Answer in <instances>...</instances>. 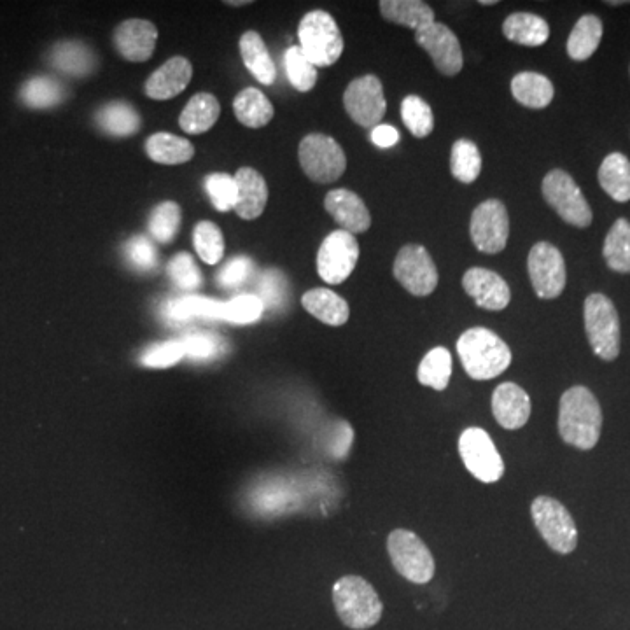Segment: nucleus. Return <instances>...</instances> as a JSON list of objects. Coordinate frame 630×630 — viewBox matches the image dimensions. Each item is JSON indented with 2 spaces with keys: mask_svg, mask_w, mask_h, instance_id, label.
<instances>
[{
  "mask_svg": "<svg viewBox=\"0 0 630 630\" xmlns=\"http://www.w3.org/2000/svg\"><path fill=\"white\" fill-rule=\"evenodd\" d=\"M226 4H230V6H244V4H249V2L245 0V2H226Z\"/></svg>",
  "mask_w": 630,
  "mask_h": 630,
  "instance_id": "53",
  "label": "nucleus"
},
{
  "mask_svg": "<svg viewBox=\"0 0 630 630\" xmlns=\"http://www.w3.org/2000/svg\"><path fill=\"white\" fill-rule=\"evenodd\" d=\"M543 196L546 203L559 214L562 221L578 228H587L592 224V209L587 198L581 193L573 177L564 170H552L543 179Z\"/></svg>",
  "mask_w": 630,
  "mask_h": 630,
  "instance_id": "9",
  "label": "nucleus"
},
{
  "mask_svg": "<svg viewBox=\"0 0 630 630\" xmlns=\"http://www.w3.org/2000/svg\"><path fill=\"white\" fill-rule=\"evenodd\" d=\"M167 273L175 286L186 289V291L202 286V273L198 270L195 259L188 252L175 254L168 263Z\"/></svg>",
  "mask_w": 630,
  "mask_h": 630,
  "instance_id": "46",
  "label": "nucleus"
},
{
  "mask_svg": "<svg viewBox=\"0 0 630 630\" xmlns=\"http://www.w3.org/2000/svg\"><path fill=\"white\" fill-rule=\"evenodd\" d=\"M51 63L63 74L81 77L90 74L93 70L95 56L81 42H60L51 51Z\"/></svg>",
  "mask_w": 630,
  "mask_h": 630,
  "instance_id": "33",
  "label": "nucleus"
},
{
  "mask_svg": "<svg viewBox=\"0 0 630 630\" xmlns=\"http://www.w3.org/2000/svg\"><path fill=\"white\" fill-rule=\"evenodd\" d=\"M469 235L478 251L485 254L503 251L510 235V219L504 203L499 200L480 203L471 214Z\"/></svg>",
  "mask_w": 630,
  "mask_h": 630,
  "instance_id": "13",
  "label": "nucleus"
},
{
  "mask_svg": "<svg viewBox=\"0 0 630 630\" xmlns=\"http://www.w3.org/2000/svg\"><path fill=\"white\" fill-rule=\"evenodd\" d=\"M333 602L349 629H371L382 618V601L371 583L359 576H343L333 585Z\"/></svg>",
  "mask_w": 630,
  "mask_h": 630,
  "instance_id": "3",
  "label": "nucleus"
},
{
  "mask_svg": "<svg viewBox=\"0 0 630 630\" xmlns=\"http://www.w3.org/2000/svg\"><path fill=\"white\" fill-rule=\"evenodd\" d=\"M300 48L315 67H329L343 53V37L335 18L326 11L315 9L305 14L298 27Z\"/></svg>",
  "mask_w": 630,
  "mask_h": 630,
  "instance_id": "4",
  "label": "nucleus"
},
{
  "mask_svg": "<svg viewBox=\"0 0 630 630\" xmlns=\"http://www.w3.org/2000/svg\"><path fill=\"white\" fill-rule=\"evenodd\" d=\"M503 34L508 41L515 44L538 48L548 41L550 27L538 14L513 13L504 20Z\"/></svg>",
  "mask_w": 630,
  "mask_h": 630,
  "instance_id": "24",
  "label": "nucleus"
},
{
  "mask_svg": "<svg viewBox=\"0 0 630 630\" xmlns=\"http://www.w3.org/2000/svg\"><path fill=\"white\" fill-rule=\"evenodd\" d=\"M301 305L308 314L314 315L315 319H319L328 326H342L349 321V303L331 289H324V287L310 289L303 294Z\"/></svg>",
  "mask_w": 630,
  "mask_h": 630,
  "instance_id": "23",
  "label": "nucleus"
},
{
  "mask_svg": "<svg viewBox=\"0 0 630 630\" xmlns=\"http://www.w3.org/2000/svg\"><path fill=\"white\" fill-rule=\"evenodd\" d=\"M298 158L308 179L319 184L338 181L347 168V156L342 147L324 133H310L301 140Z\"/></svg>",
  "mask_w": 630,
  "mask_h": 630,
  "instance_id": "6",
  "label": "nucleus"
},
{
  "mask_svg": "<svg viewBox=\"0 0 630 630\" xmlns=\"http://www.w3.org/2000/svg\"><path fill=\"white\" fill-rule=\"evenodd\" d=\"M98 125L116 137H128L140 128V116L132 105L112 102L102 107L97 114Z\"/></svg>",
  "mask_w": 630,
  "mask_h": 630,
  "instance_id": "37",
  "label": "nucleus"
},
{
  "mask_svg": "<svg viewBox=\"0 0 630 630\" xmlns=\"http://www.w3.org/2000/svg\"><path fill=\"white\" fill-rule=\"evenodd\" d=\"M207 195L212 200L214 209L228 212L237 205L238 191L235 177L230 174H212L205 181Z\"/></svg>",
  "mask_w": 630,
  "mask_h": 630,
  "instance_id": "45",
  "label": "nucleus"
},
{
  "mask_svg": "<svg viewBox=\"0 0 630 630\" xmlns=\"http://www.w3.org/2000/svg\"><path fill=\"white\" fill-rule=\"evenodd\" d=\"M604 259L613 272L630 273V223L616 219L604 240Z\"/></svg>",
  "mask_w": 630,
  "mask_h": 630,
  "instance_id": "35",
  "label": "nucleus"
},
{
  "mask_svg": "<svg viewBox=\"0 0 630 630\" xmlns=\"http://www.w3.org/2000/svg\"><path fill=\"white\" fill-rule=\"evenodd\" d=\"M181 226V207L175 202H161L149 217V231L158 244H170Z\"/></svg>",
  "mask_w": 630,
  "mask_h": 630,
  "instance_id": "42",
  "label": "nucleus"
},
{
  "mask_svg": "<svg viewBox=\"0 0 630 630\" xmlns=\"http://www.w3.org/2000/svg\"><path fill=\"white\" fill-rule=\"evenodd\" d=\"M233 177L237 182L238 191L237 205L233 210L245 221L258 219L265 212L266 202H268V186H266L265 177L251 167L240 168Z\"/></svg>",
  "mask_w": 630,
  "mask_h": 630,
  "instance_id": "22",
  "label": "nucleus"
},
{
  "mask_svg": "<svg viewBox=\"0 0 630 630\" xmlns=\"http://www.w3.org/2000/svg\"><path fill=\"white\" fill-rule=\"evenodd\" d=\"M387 550L392 566L406 580L419 585L433 580L436 569L433 555L415 532L406 529L392 531L387 539Z\"/></svg>",
  "mask_w": 630,
  "mask_h": 630,
  "instance_id": "8",
  "label": "nucleus"
},
{
  "mask_svg": "<svg viewBox=\"0 0 630 630\" xmlns=\"http://www.w3.org/2000/svg\"><path fill=\"white\" fill-rule=\"evenodd\" d=\"M511 93L518 104L529 109H545L552 104L553 84L548 77L538 72H520L511 81Z\"/></svg>",
  "mask_w": 630,
  "mask_h": 630,
  "instance_id": "25",
  "label": "nucleus"
},
{
  "mask_svg": "<svg viewBox=\"0 0 630 630\" xmlns=\"http://www.w3.org/2000/svg\"><path fill=\"white\" fill-rule=\"evenodd\" d=\"M480 4H483V6H492V4H496V0H482Z\"/></svg>",
  "mask_w": 630,
  "mask_h": 630,
  "instance_id": "54",
  "label": "nucleus"
},
{
  "mask_svg": "<svg viewBox=\"0 0 630 630\" xmlns=\"http://www.w3.org/2000/svg\"><path fill=\"white\" fill-rule=\"evenodd\" d=\"M324 207L328 210L343 231L349 233H364L370 230V210L366 207L361 196L350 189L340 188L329 191L324 198Z\"/></svg>",
  "mask_w": 630,
  "mask_h": 630,
  "instance_id": "19",
  "label": "nucleus"
},
{
  "mask_svg": "<svg viewBox=\"0 0 630 630\" xmlns=\"http://www.w3.org/2000/svg\"><path fill=\"white\" fill-rule=\"evenodd\" d=\"M452 377V356L445 347H434L420 361L417 378L434 391H445Z\"/></svg>",
  "mask_w": 630,
  "mask_h": 630,
  "instance_id": "36",
  "label": "nucleus"
},
{
  "mask_svg": "<svg viewBox=\"0 0 630 630\" xmlns=\"http://www.w3.org/2000/svg\"><path fill=\"white\" fill-rule=\"evenodd\" d=\"M401 118L413 137L424 139L433 132L434 116L431 107L419 95H408L401 104Z\"/></svg>",
  "mask_w": 630,
  "mask_h": 630,
  "instance_id": "40",
  "label": "nucleus"
},
{
  "mask_svg": "<svg viewBox=\"0 0 630 630\" xmlns=\"http://www.w3.org/2000/svg\"><path fill=\"white\" fill-rule=\"evenodd\" d=\"M219 114L221 105L212 93H196L181 112L179 125L186 133L200 135L209 132L210 128L216 125Z\"/></svg>",
  "mask_w": 630,
  "mask_h": 630,
  "instance_id": "27",
  "label": "nucleus"
},
{
  "mask_svg": "<svg viewBox=\"0 0 630 630\" xmlns=\"http://www.w3.org/2000/svg\"><path fill=\"white\" fill-rule=\"evenodd\" d=\"M527 270L539 298L553 300L564 291L567 280L566 263L555 245L548 242L532 245L527 259Z\"/></svg>",
  "mask_w": 630,
  "mask_h": 630,
  "instance_id": "12",
  "label": "nucleus"
},
{
  "mask_svg": "<svg viewBox=\"0 0 630 630\" xmlns=\"http://www.w3.org/2000/svg\"><path fill=\"white\" fill-rule=\"evenodd\" d=\"M158 28L147 20H126L114 30V46L128 62H147L154 53Z\"/></svg>",
  "mask_w": 630,
  "mask_h": 630,
  "instance_id": "18",
  "label": "nucleus"
},
{
  "mask_svg": "<svg viewBox=\"0 0 630 630\" xmlns=\"http://www.w3.org/2000/svg\"><path fill=\"white\" fill-rule=\"evenodd\" d=\"M252 268L254 265H252L251 259L238 256L223 266V270L217 275V282L226 289L242 286L245 280L251 277Z\"/></svg>",
  "mask_w": 630,
  "mask_h": 630,
  "instance_id": "51",
  "label": "nucleus"
},
{
  "mask_svg": "<svg viewBox=\"0 0 630 630\" xmlns=\"http://www.w3.org/2000/svg\"><path fill=\"white\" fill-rule=\"evenodd\" d=\"M450 170L455 179L464 184H471L478 179L482 172V156L475 142L468 139L455 142L450 154Z\"/></svg>",
  "mask_w": 630,
  "mask_h": 630,
  "instance_id": "38",
  "label": "nucleus"
},
{
  "mask_svg": "<svg viewBox=\"0 0 630 630\" xmlns=\"http://www.w3.org/2000/svg\"><path fill=\"white\" fill-rule=\"evenodd\" d=\"M65 97L62 84L51 77H32L21 88V100L32 109H49L62 102Z\"/></svg>",
  "mask_w": 630,
  "mask_h": 630,
  "instance_id": "39",
  "label": "nucleus"
},
{
  "mask_svg": "<svg viewBox=\"0 0 630 630\" xmlns=\"http://www.w3.org/2000/svg\"><path fill=\"white\" fill-rule=\"evenodd\" d=\"M263 310L265 305L256 294H240L237 298L224 303V321L249 324L258 321Z\"/></svg>",
  "mask_w": 630,
  "mask_h": 630,
  "instance_id": "47",
  "label": "nucleus"
},
{
  "mask_svg": "<svg viewBox=\"0 0 630 630\" xmlns=\"http://www.w3.org/2000/svg\"><path fill=\"white\" fill-rule=\"evenodd\" d=\"M165 317L172 322L189 321L193 317L224 319V303L203 296H184L168 301Z\"/></svg>",
  "mask_w": 630,
  "mask_h": 630,
  "instance_id": "34",
  "label": "nucleus"
},
{
  "mask_svg": "<svg viewBox=\"0 0 630 630\" xmlns=\"http://www.w3.org/2000/svg\"><path fill=\"white\" fill-rule=\"evenodd\" d=\"M492 413L504 429H520L531 417V398L520 385L504 382L492 394Z\"/></svg>",
  "mask_w": 630,
  "mask_h": 630,
  "instance_id": "20",
  "label": "nucleus"
},
{
  "mask_svg": "<svg viewBox=\"0 0 630 630\" xmlns=\"http://www.w3.org/2000/svg\"><path fill=\"white\" fill-rule=\"evenodd\" d=\"M602 410L592 391L583 385L567 389L559 405L560 438L571 447L590 450L601 438Z\"/></svg>",
  "mask_w": 630,
  "mask_h": 630,
  "instance_id": "1",
  "label": "nucleus"
},
{
  "mask_svg": "<svg viewBox=\"0 0 630 630\" xmlns=\"http://www.w3.org/2000/svg\"><path fill=\"white\" fill-rule=\"evenodd\" d=\"M531 515L541 538L553 552H573L578 545V529L564 504L553 497L539 496L532 501Z\"/></svg>",
  "mask_w": 630,
  "mask_h": 630,
  "instance_id": "7",
  "label": "nucleus"
},
{
  "mask_svg": "<svg viewBox=\"0 0 630 630\" xmlns=\"http://www.w3.org/2000/svg\"><path fill=\"white\" fill-rule=\"evenodd\" d=\"M259 300L268 308L279 307L286 300L287 282L279 270H266L258 282Z\"/></svg>",
  "mask_w": 630,
  "mask_h": 630,
  "instance_id": "50",
  "label": "nucleus"
},
{
  "mask_svg": "<svg viewBox=\"0 0 630 630\" xmlns=\"http://www.w3.org/2000/svg\"><path fill=\"white\" fill-rule=\"evenodd\" d=\"M588 342L602 361H613L620 354V317L613 301L601 293L588 296L583 307Z\"/></svg>",
  "mask_w": 630,
  "mask_h": 630,
  "instance_id": "5",
  "label": "nucleus"
},
{
  "mask_svg": "<svg viewBox=\"0 0 630 630\" xmlns=\"http://www.w3.org/2000/svg\"><path fill=\"white\" fill-rule=\"evenodd\" d=\"M193 77V67L188 58L174 56L163 63L146 81V95L153 100H168L186 90Z\"/></svg>",
  "mask_w": 630,
  "mask_h": 630,
  "instance_id": "21",
  "label": "nucleus"
},
{
  "mask_svg": "<svg viewBox=\"0 0 630 630\" xmlns=\"http://www.w3.org/2000/svg\"><path fill=\"white\" fill-rule=\"evenodd\" d=\"M343 105L350 118L363 128H375L384 118L387 102L384 86L377 76L357 77L347 86Z\"/></svg>",
  "mask_w": 630,
  "mask_h": 630,
  "instance_id": "15",
  "label": "nucleus"
},
{
  "mask_svg": "<svg viewBox=\"0 0 630 630\" xmlns=\"http://www.w3.org/2000/svg\"><path fill=\"white\" fill-rule=\"evenodd\" d=\"M233 111L238 121L249 128H263L273 118V105L263 91L245 88L233 100Z\"/></svg>",
  "mask_w": 630,
  "mask_h": 630,
  "instance_id": "31",
  "label": "nucleus"
},
{
  "mask_svg": "<svg viewBox=\"0 0 630 630\" xmlns=\"http://www.w3.org/2000/svg\"><path fill=\"white\" fill-rule=\"evenodd\" d=\"M126 261L142 272L153 270L158 265V252L153 242H149L144 235L130 238L125 245Z\"/></svg>",
  "mask_w": 630,
  "mask_h": 630,
  "instance_id": "48",
  "label": "nucleus"
},
{
  "mask_svg": "<svg viewBox=\"0 0 630 630\" xmlns=\"http://www.w3.org/2000/svg\"><path fill=\"white\" fill-rule=\"evenodd\" d=\"M240 55L245 67L261 84H273L277 79V69L266 44L258 32H245L240 37Z\"/></svg>",
  "mask_w": 630,
  "mask_h": 630,
  "instance_id": "26",
  "label": "nucleus"
},
{
  "mask_svg": "<svg viewBox=\"0 0 630 630\" xmlns=\"http://www.w3.org/2000/svg\"><path fill=\"white\" fill-rule=\"evenodd\" d=\"M182 357H184V350H182L181 342L172 340V342L156 343L144 350L140 356V363L149 368H168L179 363Z\"/></svg>",
  "mask_w": 630,
  "mask_h": 630,
  "instance_id": "49",
  "label": "nucleus"
},
{
  "mask_svg": "<svg viewBox=\"0 0 630 630\" xmlns=\"http://www.w3.org/2000/svg\"><path fill=\"white\" fill-rule=\"evenodd\" d=\"M392 273L413 296H427L438 286V270L431 254L422 245H405L396 256Z\"/></svg>",
  "mask_w": 630,
  "mask_h": 630,
  "instance_id": "14",
  "label": "nucleus"
},
{
  "mask_svg": "<svg viewBox=\"0 0 630 630\" xmlns=\"http://www.w3.org/2000/svg\"><path fill=\"white\" fill-rule=\"evenodd\" d=\"M371 142L378 147H392L399 142V132L391 125H377L371 130Z\"/></svg>",
  "mask_w": 630,
  "mask_h": 630,
  "instance_id": "52",
  "label": "nucleus"
},
{
  "mask_svg": "<svg viewBox=\"0 0 630 630\" xmlns=\"http://www.w3.org/2000/svg\"><path fill=\"white\" fill-rule=\"evenodd\" d=\"M462 287L485 310L499 312L510 305V287L501 275L487 268H469L462 277Z\"/></svg>",
  "mask_w": 630,
  "mask_h": 630,
  "instance_id": "17",
  "label": "nucleus"
},
{
  "mask_svg": "<svg viewBox=\"0 0 630 630\" xmlns=\"http://www.w3.org/2000/svg\"><path fill=\"white\" fill-rule=\"evenodd\" d=\"M179 342H181L182 350H184V356L193 357L198 361L214 359L224 352L223 338H219L214 333L195 331V333L182 336Z\"/></svg>",
  "mask_w": 630,
  "mask_h": 630,
  "instance_id": "44",
  "label": "nucleus"
},
{
  "mask_svg": "<svg viewBox=\"0 0 630 630\" xmlns=\"http://www.w3.org/2000/svg\"><path fill=\"white\" fill-rule=\"evenodd\" d=\"M415 41L420 48L426 49L434 67L443 76H455L461 72L464 65L461 42L447 25L433 21L415 32Z\"/></svg>",
  "mask_w": 630,
  "mask_h": 630,
  "instance_id": "16",
  "label": "nucleus"
},
{
  "mask_svg": "<svg viewBox=\"0 0 630 630\" xmlns=\"http://www.w3.org/2000/svg\"><path fill=\"white\" fill-rule=\"evenodd\" d=\"M599 184L615 202L630 200V161L625 154L611 153L599 168Z\"/></svg>",
  "mask_w": 630,
  "mask_h": 630,
  "instance_id": "28",
  "label": "nucleus"
},
{
  "mask_svg": "<svg viewBox=\"0 0 630 630\" xmlns=\"http://www.w3.org/2000/svg\"><path fill=\"white\" fill-rule=\"evenodd\" d=\"M602 21L594 14L581 16L567 39V55L576 62H585L594 55L602 39Z\"/></svg>",
  "mask_w": 630,
  "mask_h": 630,
  "instance_id": "32",
  "label": "nucleus"
},
{
  "mask_svg": "<svg viewBox=\"0 0 630 630\" xmlns=\"http://www.w3.org/2000/svg\"><path fill=\"white\" fill-rule=\"evenodd\" d=\"M359 259V244L349 231L336 230L322 240L317 252V272L331 286L342 284L354 272Z\"/></svg>",
  "mask_w": 630,
  "mask_h": 630,
  "instance_id": "11",
  "label": "nucleus"
},
{
  "mask_svg": "<svg viewBox=\"0 0 630 630\" xmlns=\"http://www.w3.org/2000/svg\"><path fill=\"white\" fill-rule=\"evenodd\" d=\"M146 153L151 160L161 165H181L195 156V147L182 137L158 132L147 139Z\"/></svg>",
  "mask_w": 630,
  "mask_h": 630,
  "instance_id": "30",
  "label": "nucleus"
},
{
  "mask_svg": "<svg viewBox=\"0 0 630 630\" xmlns=\"http://www.w3.org/2000/svg\"><path fill=\"white\" fill-rule=\"evenodd\" d=\"M284 62H286L287 79L296 90L305 93L314 88L317 83V67L303 55L300 46H291L287 49Z\"/></svg>",
  "mask_w": 630,
  "mask_h": 630,
  "instance_id": "43",
  "label": "nucleus"
},
{
  "mask_svg": "<svg viewBox=\"0 0 630 630\" xmlns=\"http://www.w3.org/2000/svg\"><path fill=\"white\" fill-rule=\"evenodd\" d=\"M193 242L198 256L207 265H217L224 256L223 231L212 221H200L193 230Z\"/></svg>",
  "mask_w": 630,
  "mask_h": 630,
  "instance_id": "41",
  "label": "nucleus"
},
{
  "mask_svg": "<svg viewBox=\"0 0 630 630\" xmlns=\"http://www.w3.org/2000/svg\"><path fill=\"white\" fill-rule=\"evenodd\" d=\"M457 354L469 377L490 380L508 370L511 350L501 336L487 328H471L457 342Z\"/></svg>",
  "mask_w": 630,
  "mask_h": 630,
  "instance_id": "2",
  "label": "nucleus"
},
{
  "mask_svg": "<svg viewBox=\"0 0 630 630\" xmlns=\"http://www.w3.org/2000/svg\"><path fill=\"white\" fill-rule=\"evenodd\" d=\"M380 13L385 20L413 28L415 32L434 21L433 7L420 0H382Z\"/></svg>",
  "mask_w": 630,
  "mask_h": 630,
  "instance_id": "29",
  "label": "nucleus"
},
{
  "mask_svg": "<svg viewBox=\"0 0 630 630\" xmlns=\"http://www.w3.org/2000/svg\"><path fill=\"white\" fill-rule=\"evenodd\" d=\"M459 454L476 480L494 483L504 475V462L494 441L482 427H468L459 438Z\"/></svg>",
  "mask_w": 630,
  "mask_h": 630,
  "instance_id": "10",
  "label": "nucleus"
}]
</instances>
